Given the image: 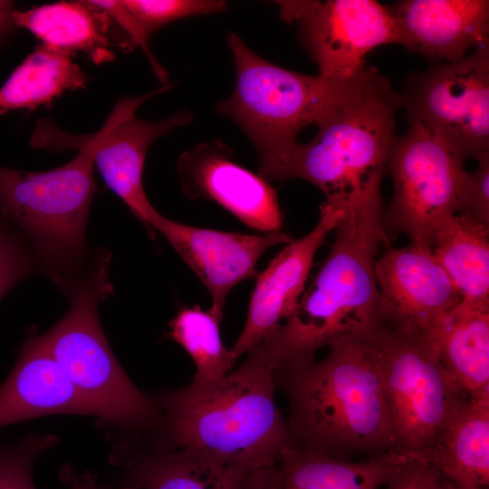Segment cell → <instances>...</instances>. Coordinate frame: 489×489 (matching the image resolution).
Instances as JSON below:
<instances>
[{
	"label": "cell",
	"mask_w": 489,
	"mask_h": 489,
	"mask_svg": "<svg viewBox=\"0 0 489 489\" xmlns=\"http://www.w3.org/2000/svg\"><path fill=\"white\" fill-rule=\"evenodd\" d=\"M444 368L471 397L489 392V312L462 301L426 338Z\"/></svg>",
	"instance_id": "cell-21"
},
{
	"label": "cell",
	"mask_w": 489,
	"mask_h": 489,
	"mask_svg": "<svg viewBox=\"0 0 489 489\" xmlns=\"http://www.w3.org/2000/svg\"><path fill=\"white\" fill-rule=\"evenodd\" d=\"M16 28H24L52 49L73 57L78 52L96 64L115 60L112 47L129 53V44L110 15L88 1H61L14 10Z\"/></svg>",
	"instance_id": "cell-20"
},
{
	"label": "cell",
	"mask_w": 489,
	"mask_h": 489,
	"mask_svg": "<svg viewBox=\"0 0 489 489\" xmlns=\"http://www.w3.org/2000/svg\"><path fill=\"white\" fill-rule=\"evenodd\" d=\"M475 170L465 171L456 214L469 215L489 225V150L480 154Z\"/></svg>",
	"instance_id": "cell-29"
},
{
	"label": "cell",
	"mask_w": 489,
	"mask_h": 489,
	"mask_svg": "<svg viewBox=\"0 0 489 489\" xmlns=\"http://www.w3.org/2000/svg\"><path fill=\"white\" fill-rule=\"evenodd\" d=\"M226 40L235 85L216 111L243 129L258 153L259 169L294 145L302 129L315 125L352 79L333 81L295 72L262 58L235 33Z\"/></svg>",
	"instance_id": "cell-7"
},
{
	"label": "cell",
	"mask_w": 489,
	"mask_h": 489,
	"mask_svg": "<svg viewBox=\"0 0 489 489\" xmlns=\"http://www.w3.org/2000/svg\"><path fill=\"white\" fill-rule=\"evenodd\" d=\"M244 489H282V479L278 466L253 471Z\"/></svg>",
	"instance_id": "cell-33"
},
{
	"label": "cell",
	"mask_w": 489,
	"mask_h": 489,
	"mask_svg": "<svg viewBox=\"0 0 489 489\" xmlns=\"http://www.w3.org/2000/svg\"><path fill=\"white\" fill-rule=\"evenodd\" d=\"M400 93L378 68L366 67L323 111L310 142L298 141L258 174L269 183L309 181L325 200L347 206L381 193L388 157L396 138Z\"/></svg>",
	"instance_id": "cell-4"
},
{
	"label": "cell",
	"mask_w": 489,
	"mask_h": 489,
	"mask_svg": "<svg viewBox=\"0 0 489 489\" xmlns=\"http://www.w3.org/2000/svg\"><path fill=\"white\" fill-rule=\"evenodd\" d=\"M463 163L419 124H410L407 132L396 136L387 161L393 196L382 215L389 244L405 235L409 243L433 248L441 226L456 214Z\"/></svg>",
	"instance_id": "cell-9"
},
{
	"label": "cell",
	"mask_w": 489,
	"mask_h": 489,
	"mask_svg": "<svg viewBox=\"0 0 489 489\" xmlns=\"http://www.w3.org/2000/svg\"><path fill=\"white\" fill-rule=\"evenodd\" d=\"M406 457L394 451L351 461L313 452L293 443L278 463L282 489H378Z\"/></svg>",
	"instance_id": "cell-22"
},
{
	"label": "cell",
	"mask_w": 489,
	"mask_h": 489,
	"mask_svg": "<svg viewBox=\"0 0 489 489\" xmlns=\"http://www.w3.org/2000/svg\"><path fill=\"white\" fill-rule=\"evenodd\" d=\"M273 372L253 356L222 379L151 398L165 446L190 450L254 471L277 466L292 444L275 400Z\"/></svg>",
	"instance_id": "cell-3"
},
{
	"label": "cell",
	"mask_w": 489,
	"mask_h": 489,
	"mask_svg": "<svg viewBox=\"0 0 489 489\" xmlns=\"http://www.w3.org/2000/svg\"><path fill=\"white\" fill-rule=\"evenodd\" d=\"M381 193L351 203L335 238L293 312L248 353L273 374L315 359L318 350L374 337L379 328L375 277L381 244Z\"/></svg>",
	"instance_id": "cell-1"
},
{
	"label": "cell",
	"mask_w": 489,
	"mask_h": 489,
	"mask_svg": "<svg viewBox=\"0 0 489 489\" xmlns=\"http://www.w3.org/2000/svg\"><path fill=\"white\" fill-rule=\"evenodd\" d=\"M432 251L461 301L489 312V225L455 214L437 232Z\"/></svg>",
	"instance_id": "cell-23"
},
{
	"label": "cell",
	"mask_w": 489,
	"mask_h": 489,
	"mask_svg": "<svg viewBox=\"0 0 489 489\" xmlns=\"http://www.w3.org/2000/svg\"><path fill=\"white\" fill-rule=\"evenodd\" d=\"M151 228L167 239L204 283L212 300L209 312L219 321L230 291L257 275L255 267L262 255L273 246L292 241L283 230L263 235L224 232L185 225L160 213Z\"/></svg>",
	"instance_id": "cell-16"
},
{
	"label": "cell",
	"mask_w": 489,
	"mask_h": 489,
	"mask_svg": "<svg viewBox=\"0 0 489 489\" xmlns=\"http://www.w3.org/2000/svg\"><path fill=\"white\" fill-rule=\"evenodd\" d=\"M59 479L65 489H138L128 484L117 488L106 486L101 484L98 477L91 472L78 470L68 464L62 465Z\"/></svg>",
	"instance_id": "cell-32"
},
{
	"label": "cell",
	"mask_w": 489,
	"mask_h": 489,
	"mask_svg": "<svg viewBox=\"0 0 489 489\" xmlns=\"http://www.w3.org/2000/svg\"><path fill=\"white\" fill-rule=\"evenodd\" d=\"M14 6L13 1L0 0V46L16 28L13 21Z\"/></svg>",
	"instance_id": "cell-34"
},
{
	"label": "cell",
	"mask_w": 489,
	"mask_h": 489,
	"mask_svg": "<svg viewBox=\"0 0 489 489\" xmlns=\"http://www.w3.org/2000/svg\"><path fill=\"white\" fill-rule=\"evenodd\" d=\"M41 149H77L66 164L45 171L0 166V216L24 238L41 269L64 294L86 272L93 255L86 231L97 187L93 144L53 120L37 135Z\"/></svg>",
	"instance_id": "cell-5"
},
{
	"label": "cell",
	"mask_w": 489,
	"mask_h": 489,
	"mask_svg": "<svg viewBox=\"0 0 489 489\" xmlns=\"http://www.w3.org/2000/svg\"><path fill=\"white\" fill-rule=\"evenodd\" d=\"M33 273L29 259L16 238L0 224V302Z\"/></svg>",
	"instance_id": "cell-30"
},
{
	"label": "cell",
	"mask_w": 489,
	"mask_h": 489,
	"mask_svg": "<svg viewBox=\"0 0 489 489\" xmlns=\"http://www.w3.org/2000/svg\"><path fill=\"white\" fill-rule=\"evenodd\" d=\"M346 213L340 203L324 200L315 226L287 244L257 275L244 325L230 349L235 360L268 337L293 312L318 249Z\"/></svg>",
	"instance_id": "cell-15"
},
{
	"label": "cell",
	"mask_w": 489,
	"mask_h": 489,
	"mask_svg": "<svg viewBox=\"0 0 489 489\" xmlns=\"http://www.w3.org/2000/svg\"><path fill=\"white\" fill-rule=\"evenodd\" d=\"M436 489H488V487L461 485L443 478Z\"/></svg>",
	"instance_id": "cell-35"
},
{
	"label": "cell",
	"mask_w": 489,
	"mask_h": 489,
	"mask_svg": "<svg viewBox=\"0 0 489 489\" xmlns=\"http://www.w3.org/2000/svg\"><path fill=\"white\" fill-rule=\"evenodd\" d=\"M443 478L427 460L407 457L384 485L385 489H436Z\"/></svg>",
	"instance_id": "cell-31"
},
{
	"label": "cell",
	"mask_w": 489,
	"mask_h": 489,
	"mask_svg": "<svg viewBox=\"0 0 489 489\" xmlns=\"http://www.w3.org/2000/svg\"><path fill=\"white\" fill-rule=\"evenodd\" d=\"M379 293V327L427 338L441 318L461 302L431 248L390 244L375 263Z\"/></svg>",
	"instance_id": "cell-13"
},
{
	"label": "cell",
	"mask_w": 489,
	"mask_h": 489,
	"mask_svg": "<svg viewBox=\"0 0 489 489\" xmlns=\"http://www.w3.org/2000/svg\"><path fill=\"white\" fill-rule=\"evenodd\" d=\"M388 7L398 43L430 60L456 62L489 43L487 0H404Z\"/></svg>",
	"instance_id": "cell-17"
},
{
	"label": "cell",
	"mask_w": 489,
	"mask_h": 489,
	"mask_svg": "<svg viewBox=\"0 0 489 489\" xmlns=\"http://www.w3.org/2000/svg\"><path fill=\"white\" fill-rule=\"evenodd\" d=\"M149 39L162 26L194 15L224 12L222 0H121Z\"/></svg>",
	"instance_id": "cell-28"
},
{
	"label": "cell",
	"mask_w": 489,
	"mask_h": 489,
	"mask_svg": "<svg viewBox=\"0 0 489 489\" xmlns=\"http://www.w3.org/2000/svg\"><path fill=\"white\" fill-rule=\"evenodd\" d=\"M376 338L394 451L428 462L437 440L471 396L444 368L436 347L426 339L383 327Z\"/></svg>",
	"instance_id": "cell-8"
},
{
	"label": "cell",
	"mask_w": 489,
	"mask_h": 489,
	"mask_svg": "<svg viewBox=\"0 0 489 489\" xmlns=\"http://www.w3.org/2000/svg\"><path fill=\"white\" fill-rule=\"evenodd\" d=\"M91 411L51 355L41 334L30 333L0 386V427L40 417Z\"/></svg>",
	"instance_id": "cell-19"
},
{
	"label": "cell",
	"mask_w": 489,
	"mask_h": 489,
	"mask_svg": "<svg viewBox=\"0 0 489 489\" xmlns=\"http://www.w3.org/2000/svg\"><path fill=\"white\" fill-rule=\"evenodd\" d=\"M428 462L450 482L488 487L489 392L470 398L437 440Z\"/></svg>",
	"instance_id": "cell-24"
},
{
	"label": "cell",
	"mask_w": 489,
	"mask_h": 489,
	"mask_svg": "<svg viewBox=\"0 0 489 489\" xmlns=\"http://www.w3.org/2000/svg\"><path fill=\"white\" fill-rule=\"evenodd\" d=\"M87 81L72 55L40 44L0 88V114L41 106L51 108L64 91L84 89Z\"/></svg>",
	"instance_id": "cell-25"
},
{
	"label": "cell",
	"mask_w": 489,
	"mask_h": 489,
	"mask_svg": "<svg viewBox=\"0 0 489 489\" xmlns=\"http://www.w3.org/2000/svg\"><path fill=\"white\" fill-rule=\"evenodd\" d=\"M410 124H419L459 158L489 150V43L463 59L410 73L400 93Z\"/></svg>",
	"instance_id": "cell-10"
},
{
	"label": "cell",
	"mask_w": 489,
	"mask_h": 489,
	"mask_svg": "<svg viewBox=\"0 0 489 489\" xmlns=\"http://www.w3.org/2000/svg\"><path fill=\"white\" fill-rule=\"evenodd\" d=\"M58 442V437L49 433H28L11 443L0 438V489H37L34 463Z\"/></svg>",
	"instance_id": "cell-27"
},
{
	"label": "cell",
	"mask_w": 489,
	"mask_h": 489,
	"mask_svg": "<svg viewBox=\"0 0 489 489\" xmlns=\"http://www.w3.org/2000/svg\"><path fill=\"white\" fill-rule=\"evenodd\" d=\"M112 465L138 489H244L250 468L201 453L113 442Z\"/></svg>",
	"instance_id": "cell-18"
},
{
	"label": "cell",
	"mask_w": 489,
	"mask_h": 489,
	"mask_svg": "<svg viewBox=\"0 0 489 489\" xmlns=\"http://www.w3.org/2000/svg\"><path fill=\"white\" fill-rule=\"evenodd\" d=\"M110 264V253L96 249L85 273L65 293L68 312L41 337L112 441L139 444L161 433L162 417L126 374L101 328L99 305L113 292Z\"/></svg>",
	"instance_id": "cell-6"
},
{
	"label": "cell",
	"mask_w": 489,
	"mask_h": 489,
	"mask_svg": "<svg viewBox=\"0 0 489 489\" xmlns=\"http://www.w3.org/2000/svg\"><path fill=\"white\" fill-rule=\"evenodd\" d=\"M274 380L287 397L295 446L348 460L394 451L376 335L336 344L323 359L274 374Z\"/></svg>",
	"instance_id": "cell-2"
},
{
	"label": "cell",
	"mask_w": 489,
	"mask_h": 489,
	"mask_svg": "<svg viewBox=\"0 0 489 489\" xmlns=\"http://www.w3.org/2000/svg\"><path fill=\"white\" fill-rule=\"evenodd\" d=\"M220 322L198 305L181 308L168 322V336L195 363L194 381H216L232 370L235 360L222 341Z\"/></svg>",
	"instance_id": "cell-26"
},
{
	"label": "cell",
	"mask_w": 489,
	"mask_h": 489,
	"mask_svg": "<svg viewBox=\"0 0 489 489\" xmlns=\"http://www.w3.org/2000/svg\"><path fill=\"white\" fill-rule=\"evenodd\" d=\"M177 168L181 191L188 198L213 201L260 232L283 230L276 190L235 162L233 149L223 141L202 142L183 152Z\"/></svg>",
	"instance_id": "cell-14"
},
{
	"label": "cell",
	"mask_w": 489,
	"mask_h": 489,
	"mask_svg": "<svg viewBox=\"0 0 489 489\" xmlns=\"http://www.w3.org/2000/svg\"><path fill=\"white\" fill-rule=\"evenodd\" d=\"M166 83L143 95L120 98L102 127L86 137L93 144V165L105 185L145 226L150 237L151 222L159 213L147 197L143 184L145 159L149 146L173 129L188 125L193 114L183 110L164 119L149 121L136 111L150 98L173 87Z\"/></svg>",
	"instance_id": "cell-12"
},
{
	"label": "cell",
	"mask_w": 489,
	"mask_h": 489,
	"mask_svg": "<svg viewBox=\"0 0 489 489\" xmlns=\"http://www.w3.org/2000/svg\"><path fill=\"white\" fill-rule=\"evenodd\" d=\"M280 18L297 25L298 40L317 64L319 76L347 81L367 67L373 49L398 43L388 5L374 0L276 1Z\"/></svg>",
	"instance_id": "cell-11"
}]
</instances>
